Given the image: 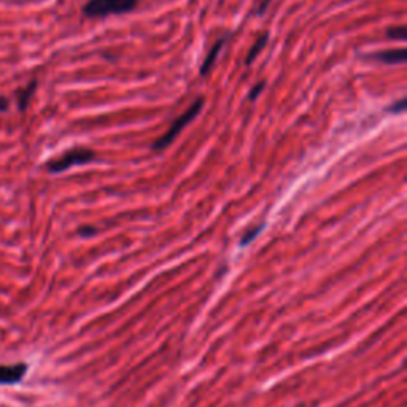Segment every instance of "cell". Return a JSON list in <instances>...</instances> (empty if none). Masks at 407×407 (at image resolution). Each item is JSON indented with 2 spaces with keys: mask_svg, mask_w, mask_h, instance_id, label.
<instances>
[{
  "mask_svg": "<svg viewBox=\"0 0 407 407\" xmlns=\"http://www.w3.org/2000/svg\"><path fill=\"white\" fill-rule=\"evenodd\" d=\"M139 0H88L83 7V15L86 18H107L110 15H123L133 11Z\"/></svg>",
  "mask_w": 407,
  "mask_h": 407,
  "instance_id": "6da1fadb",
  "label": "cell"
},
{
  "mask_svg": "<svg viewBox=\"0 0 407 407\" xmlns=\"http://www.w3.org/2000/svg\"><path fill=\"white\" fill-rule=\"evenodd\" d=\"M204 109V99L199 98L196 99L194 104H191L189 109L183 113V115L178 116L175 121L171 124V128L166 131V133L159 137V139L153 143L152 148L154 152H163L167 147L171 145V143L177 139L178 135H180L182 131L187 128V126L193 121V119L199 115L201 110Z\"/></svg>",
  "mask_w": 407,
  "mask_h": 407,
  "instance_id": "7a4b0ae2",
  "label": "cell"
},
{
  "mask_svg": "<svg viewBox=\"0 0 407 407\" xmlns=\"http://www.w3.org/2000/svg\"><path fill=\"white\" fill-rule=\"evenodd\" d=\"M94 159H95V153L93 152V149L83 148V147L72 148L67 153H64L62 156H59L58 159H53L51 163L46 166V169L51 173H61L64 171L70 169V167L93 163Z\"/></svg>",
  "mask_w": 407,
  "mask_h": 407,
  "instance_id": "3957f363",
  "label": "cell"
},
{
  "mask_svg": "<svg viewBox=\"0 0 407 407\" xmlns=\"http://www.w3.org/2000/svg\"><path fill=\"white\" fill-rule=\"evenodd\" d=\"M27 373V364H0V385H15L24 379Z\"/></svg>",
  "mask_w": 407,
  "mask_h": 407,
  "instance_id": "277c9868",
  "label": "cell"
},
{
  "mask_svg": "<svg viewBox=\"0 0 407 407\" xmlns=\"http://www.w3.org/2000/svg\"><path fill=\"white\" fill-rule=\"evenodd\" d=\"M373 58L385 64H404L407 53L404 48H394V50H385V51L375 53V55H373Z\"/></svg>",
  "mask_w": 407,
  "mask_h": 407,
  "instance_id": "5b68a950",
  "label": "cell"
},
{
  "mask_svg": "<svg viewBox=\"0 0 407 407\" xmlns=\"http://www.w3.org/2000/svg\"><path fill=\"white\" fill-rule=\"evenodd\" d=\"M226 40H227V37H223V39H220V40H217V41H215V44H213L212 50L208 51V55L206 56V59H204V62H202V65H201V75H202V76L208 75V72L212 70L213 64L217 62L218 55L221 53V50H223V45L226 44Z\"/></svg>",
  "mask_w": 407,
  "mask_h": 407,
  "instance_id": "8992f818",
  "label": "cell"
},
{
  "mask_svg": "<svg viewBox=\"0 0 407 407\" xmlns=\"http://www.w3.org/2000/svg\"><path fill=\"white\" fill-rule=\"evenodd\" d=\"M267 40H269V34L267 32L261 34L260 37L255 40L253 46L250 48V51H248V55H247V59H245V65H250L251 62L255 61L256 58H258V55L262 51V48H265L267 45Z\"/></svg>",
  "mask_w": 407,
  "mask_h": 407,
  "instance_id": "52a82bcc",
  "label": "cell"
},
{
  "mask_svg": "<svg viewBox=\"0 0 407 407\" xmlns=\"http://www.w3.org/2000/svg\"><path fill=\"white\" fill-rule=\"evenodd\" d=\"M35 88H37V81H31V85H29L27 88L21 89L20 94H18V107H20V110L24 112L27 109L29 102H31V99H32Z\"/></svg>",
  "mask_w": 407,
  "mask_h": 407,
  "instance_id": "ba28073f",
  "label": "cell"
},
{
  "mask_svg": "<svg viewBox=\"0 0 407 407\" xmlns=\"http://www.w3.org/2000/svg\"><path fill=\"white\" fill-rule=\"evenodd\" d=\"M387 35H388V39H392V40L404 41L406 40V27L404 26L388 27L387 29Z\"/></svg>",
  "mask_w": 407,
  "mask_h": 407,
  "instance_id": "9c48e42d",
  "label": "cell"
},
{
  "mask_svg": "<svg viewBox=\"0 0 407 407\" xmlns=\"http://www.w3.org/2000/svg\"><path fill=\"white\" fill-rule=\"evenodd\" d=\"M265 229V225H260V226H256V227H251V229L248 232H245V236L242 237V241H241V245H248L253 239L260 234V232Z\"/></svg>",
  "mask_w": 407,
  "mask_h": 407,
  "instance_id": "30bf717a",
  "label": "cell"
},
{
  "mask_svg": "<svg viewBox=\"0 0 407 407\" xmlns=\"http://www.w3.org/2000/svg\"><path fill=\"white\" fill-rule=\"evenodd\" d=\"M406 109V98H401L396 104H393L388 107V112L390 113H401V112H404Z\"/></svg>",
  "mask_w": 407,
  "mask_h": 407,
  "instance_id": "8fae6325",
  "label": "cell"
},
{
  "mask_svg": "<svg viewBox=\"0 0 407 407\" xmlns=\"http://www.w3.org/2000/svg\"><path fill=\"white\" fill-rule=\"evenodd\" d=\"M262 89H265V81H260L258 85L251 88V91H250V94H248V99H250V100H255L256 98H258V94L262 91Z\"/></svg>",
  "mask_w": 407,
  "mask_h": 407,
  "instance_id": "7c38bea8",
  "label": "cell"
},
{
  "mask_svg": "<svg viewBox=\"0 0 407 407\" xmlns=\"http://www.w3.org/2000/svg\"><path fill=\"white\" fill-rule=\"evenodd\" d=\"M95 232H98V229H95L94 226H83L79 229V234L83 236V237H89V236H94Z\"/></svg>",
  "mask_w": 407,
  "mask_h": 407,
  "instance_id": "4fadbf2b",
  "label": "cell"
},
{
  "mask_svg": "<svg viewBox=\"0 0 407 407\" xmlns=\"http://www.w3.org/2000/svg\"><path fill=\"white\" fill-rule=\"evenodd\" d=\"M269 4H271V0H262V4L260 5V10L256 11V13H258V15H262V13H265L266 8L269 7Z\"/></svg>",
  "mask_w": 407,
  "mask_h": 407,
  "instance_id": "5bb4252c",
  "label": "cell"
},
{
  "mask_svg": "<svg viewBox=\"0 0 407 407\" xmlns=\"http://www.w3.org/2000/svg\"><path fill=\"white\" fill-rule=\"evenodd\" d=\"M8 110V100L0 98V112H7Z\"/></svg>",
  "mask_w": 407,
  "mask_h": 407,
  "instance_id": "9a60e30c",
  "label": "cell"
}]
</instances>
